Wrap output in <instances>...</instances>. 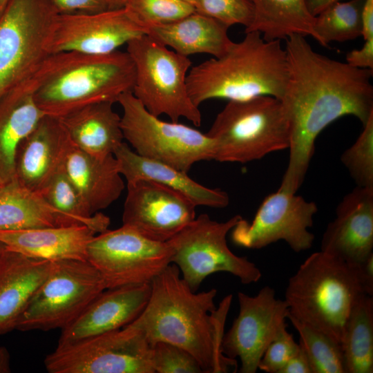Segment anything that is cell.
Listing matches in <instances>:
<instances>
[{"mask_svg":"<svg viewBox=\"0 0 373 373\" xmlns=\"http://www.w3.org/2000/svg\"><path fill=\"white\" fill-rule=\"evenodd\" d=\"M293 335L287 328L266 349L258 365V369L267 373H280L287 361L299 350Z\"/></svg>","mask_w":373,"mask_h":373,"instance_id":"cell-38","label":"cell"},{"mask_svg":"<svg viewBox=\"0 0 373 373\" xmlns=\"http://www.w3.org/2000/svg\"><path fill=\"white\" fill-rule=\"evenodd\" d=\"M57 15L92 14L115 10L110 0H48Z\"/></svg>","mask_w":373,"mask_h":373,"instance_id":"cell-39","label":"cell"},{"mask_svg":"<svg viewBox=\"0 0 373 373\" xmlns=\"http://www.w3.org/2000/svg\"><path fill=\"white\" fill-rule=\"evenodd\" d=\"M131 17L148 28L179 20L195 11L181 0H127L124 6Z\"/></svg>","mask_w":373,"mask_h":373,"instance_id":"cell-34","label":"cell"},{"mask_svg":"<svg viewBox=\"0 0 373 373\" xmlns=\"http://www.w3.org/2000/svg\"><path fill=\"white\" fill-rule=\"evenodd\" d=\"M64 169L93 215L116 201L124 189L114 155L97 157L71 143Z\"/></svg>","mask_w":373,"mask_h":373,"instance_id":"cell-24","label":"cell"},{"mask_svg":"<svg viewBox=\"0 0 373 373\" xmlns=\"http://www.w3.org/2000/svg\"><path fill=\"white\" fill-rule=\"evenodd\" d=\"M9 0H0V15L3 11Z\"/></svg>","mask_w":373,"mask_h":373,"instance_id":"cell-47","label":"cell"},{"mask_svg":"<svg viewBox=\"0 0 373 373\" xmlns=\"http://www.w3.org/2000/svg\"><path fill=\"white\" fill-rule=\"evenodd\" d=\"M288 319L299 334L298 343L307 357L312 373H346L340 343L289 315Z\"/></svg>","mask_w":373,"mask_h":373,"instance_id":"cell-33","label":"cell"},{"mask_svg":"<svg viewBox=\"0 0 373 373\" xmlns=\"http://www.w3.org/2000/svg\"><path fill=\"white\" fill-rule=\"evenodd\" d=\"M135 77L126 51L53 53L44 64L34 99L45 115L60 118L91 104L117 102L123 93L133 90Z\"/></svg>","mask_w":373,"mask_h":373,"instance_id":"cell-4","label":"cell"},{"mask_svg":"<svg viewBox=\"0 0 373 373\" xmlns=\"http://www.w3.org/2000/svg\"><path fill=\"white\" fill-rule=\"evenodd\" d=\"M115 9L124 8L127 0H110Z\"/></svg>","mask_w":373,"mask_h":373,"instance_id":"cell-46","label":"cell"},{"mask_svg":"<svg viewBox=\"0 0 373 373\" xmlns=\"http://www.w3.org/2000/svg\"><path fill=\"white\" fill-rule=\"evenodd\" d=\"M238 299L239 314L223 335L221 350L229 358H239L240 372L255 373L267 347L287 328L289 307L269 286L254 296L238 292Z\"/></svg>","mask_w":373,"mask_h":373,"instance_id":"cell-15","label":"cell"},{"mask_svg":"<svg viewBox=\"0 0 373 373\" xmlns=\"http://www.w3.org/2000/svg\"><path fill=\"white\" fill-rule=\"evenodd\" d=\"M1 182H0V187H1Z\"/></svg>","mask_w":373,"mask_h":373,"instance_id":"cell-50","label":"cell"},{"mask_svg":"<svg viewBox=\"0 0 373 373\" xmlns=\"http://www.w3.org/2000/svg\"><path fill=\"white\" fill-rule=\"evenodd\" d=\"M151 294V283L106 289L70 324L61 329L57 347L119 329L142 312Z\"/></svg>","mask_w":373,"mask_h":373,"instance_id":"cell-19","label":"cell"},{"mask_svg":"<svg viewBox=\"0 0 373 373\" xmlns=\"http://www.w3.org/2000/svg\"><path fill=\"white\" fill-rule=\"evenodd\" d=\"M114 103L102 102L80 108L59 118L72 143L97 157L113 155L124 142L121 116Z\"/></svg>","mask_w":373,"mask_h":373,"instance_id":"cell-27","label":"cell"},{"mask_svg":"<svg viewBox=\"0 0 373 373\" xmlns=\"http://www.w3.org/2000/svg\"><path fill=\"white\" fill-rule=\"evenodd\" d=\"M280 41L247 32L223 55L191 66L186 86L193 104L199 107L212 99L244 100L261 95L280 99L288 79L286 51Z\"/></svg>","mask_w":373,"mask_h":373,"instance_id":"cell-3","label":"cell"},{"mask_svg":"<svg viewBox=\"0 0 373 373\" xmlns=\"http://www.w3.org/2000/svg\"><path fill=\"white\" fill-rule=\"evenodd\" d=\"M195 11L230 27L240 24L247 28L254 19L251 0H195Z\"/></svg>","mask_w":373,"mask_h":373,"instance_id":"cell-37","label":"cell"},{"mask_svg":"<svg viewBox=\"0 0 373 373\" xmlns=\"http://www.w3.org/2000/svg\"><path fill=\"white\" fill-rule=\"evenodd\" d=\"M168 242L151 240L126 225L95 235L87 261L99 271L106 289L151 283L171 263Z\"/></svg>","mask_w":373,"mask_h":373,"instance_id":"cell-12","label":"cell"},{"mask_svg":"<svg viewBox=\"0 0 373 373\" xmlns=\"http://www.w3.org/2000/svg\"><path fill=\"white\" fill-rule=\"evenodd\" d=\"M361 284L364 292L373 295V254L364 261L356 265Z\"/></svg>","mask_w":373,"mask_h":373,"instance_id":"cell-41","label":"cell"},{"mask_svg":"<svg viewBox=\"0 0 373 373\" xmlns=\"http://www.w3.org/2000/svg\"><path fill=\"white\" fill-rule=\"evenodd\" d=\"M280 373H312L307 357L300 346Z\"/></svg>","mask_w":373,"mask_h":373,"instance_id":"cell-42","label":"cell"},{"mask_svg":"<svg viewBox=\"0 0 373 373\" xmlns=\"http://www.w3.org/2000/svg\"><path fill=\"white\" fill-rule=\"evenodd\" d=\"M98 233L86 224L0 231V242L8 249L51 261L87 260V248Z\"/></svg>","mask_w":373,"mask_h":373,"instance_id":"cell-23","label":"cell"},{"mask_svg":"<svg viewBox=\"0 0 373 373\" xmlns=\"http://www.w3.org/2000/svg\"><path fill=\"white\" fill-rule=\"evenodd\" d=\"M343 1L345 0H305L309 12L314 17L330 5Z\"/></svg>","mask_w":373,"mask_h":373,"instance_id":"cell-44","label":"cell"},{"mask_svg":"<svg viewBox=\"0 0 373 373\" xmlns=\"http://www.w3.org/2000/svg\"><path fill=\"white\" fill-rule=\"evenodd\" d=\"M254 19L245 32L256 31L267 41L285 39L293 34L309 35L317 39L315 17L305 0H251Z\"/></svg>","mask_w":373,"mask_h":373,"instance_id":"cell-29","label":"cell"},{"mask_svg":"<svg viewBox=\"0 0 373 373\" xmlns=\"http://www.w3.org/2000/svg\"><path fill=\"white\" fill-rule=\"evenodd\" d=\"M52 265L51 260L28 257L5 247L0 256V335L16 329Z\"/></svg>","mask_w":373,"mask_h":373,"instance_id":"cell-21","label":"cell"},{"mask_svg":"<svg viewBox=\"0 0 373 373\" xmlns=\"http://www.w3.org/2000/svg\"><path fill=\"white\" fill-rule=\"evenodd\" d=\"M4 249H5V245L1 242H0V256Z\"/></svg>","mask_w":373,"mask_h":373,"instance_id":"cell-49","label":"cell"},{"mask_svg":"<svg viewBox=\"0 0 373 373\" xmlns=\"http://www.w3.org/2000/svg\"><path fill=\"white\" fill-rule=\"evenodd\" d=\"M346 373L373 372V298L363 294L347 320L341 341Z\"/></svg>","mask_w":373,"mask_h":373,"instance_id":"cell-30","label":"cell"},{"mask_svg":"<svg viewBox=\"0 0 373 373\" xmlns=\"http://www.w3.org/2000/svg\"><path fill=\"white\" fill-rule=\"evenodd\" d=\"M135 70L134 96L152 115L171 121L183 117L200 126L202 115L189 97L186 77L192 62L147 34L126 44Z\"/></svg>","mask_w":373,"mask_h":373,"instance_id":"cell-7","label":"cell"},{"mask_svg":"<svg viewBox=\"0 0 373 373\" xmlns=\"http://www.w3.org/2000/svg\"><path fill=\"white\" fill-rule=\"evenodd\" d=\"M147 34L125 8L92 14L57 15L50 48L52 53L105 55Z\"/></svg>","mask_w":373,"mask_h":373,"instance_id":"cell-17","label":"cell"},{"mask_svg":"<svg viewBox=\"0 0 373 373\" xmlns=\"http://www.w3.org/2000/svg\"><path fill=\"white\" fill-rule=\"evenodd\" d=\"M288 79L280 99L289 130V157L278 190L296 193L314 152L315 141L345 115L364 125L373 115V70L316 52L305 36L285 39Z\"/></svg>","mask_w":373,"mask_h":373,"instance_id":"cell-1","label":"cell"},{"mask_svg":"<svg viewBox=\"0 0 373 373\" xmlns=\"http://www.w3.org/2000/svg\"><path fill=\"white\" fill-rule=\"evenodd\" d=\"M10 372V354L8 350L4 347H0V373H8Z\"/></svg>","mask_w":373,"mask_h":373,"instance_id":"cell-45","label":"cell"},{"mask_svg":"<svg viewBox=\"0 0 373 373\" xmlns=\"http://www.w3.org/2000/svg\"><path fill=\"white\" fill-rule=\"evenodd\" d=\"M363 39L373 38V0H365L362 10V34Z\"/></svg>","mask_w":373,"mask_h":373,"instance_id":"cell-43","label":"cell"},{"mask_svg":"<svg viewBox=\"0 0 373 373\" xmlns=\"http://www.w3.org/2000/svg\"><path fill=\"white\" fill-rule=\"evenodd\" d=\"M71 143L59 119L44 115L17 147L15 178L29 189L41 193L63 167Z\"/></svg>","mask_w":373,"mask_h":373,"instance_id":"cell-20","label":"cell"},{"mask_svg":"<svg viewBox=\"0 0 373 373\" xmlns=\"http://www.w3.org/2000/svg\"><path fill=\"white\" fill-rule=\"evenodd\" d=\"M229 28L216 19L195 11L175 21L150 26L147 35L185 57L207 54L219 57L233 43L228 35Z\"/></svg>","mask_w":373,"mask_h":373,"instance_id":"cell-26","label":"cell"},{"mask_svg":"<svg viewBox=\"0 0 373 373\" xmlns=\"http://www.w3.org/2000/svg\"><path fill=\"white\" fill-rule=\"evenodd\" d=\"M186 195L148 179L127 182L122 222L153 240L167 242L195 218Z\"/></svg>","mask_w":373,"mask_h":373,"instance_id":"cell-16","label":"cell"},{"mask_svg":"<svg viewBox=\"0 0 373 373\" xmlns=\"http://www.w3.org/2000/svg\"><path fill=\"white\" fill-rule=\"evenodd\" d=\"M341 161L356 186L373 188V115L355 142L342 153Z\"/></svg>","mask_w":373,"mask_h":373,"instance_id":"cell-35","label":"cell"},{"mask_svg":"<svg viewBox=\"0 0 373 373\" xmlns=\"http://www.w3.org/2000/svg\"><path fill=\"white\" fill-rule=\"evenodd\" d=\"M113 155L126 182L137 179L155 181L182 193L196 206L221 209L229 203V197L225 191L204 186L192 180L187 173L143 157L125 142L117 148Z\"/></svg>","mask_w":373,"mask_h":373,"instance_id":"cell-25","label":"cell"},{"mask_svg":"<svg viewBox=\"0 0 373 373\" xmlns=\"http://www.w3.org/2000/svg\"><path fill=\"white\" fill-rule=\"evenodd\" d=\"M242 218L236 215L219 222L202 213L167 241L172 249L171 263L192 291H197L203 280L216 272L229 273L245 285L260 279L259 268L247 258L233 254L227 245V233Z\"/></svg>","mask_w":373,"mask_h":373,"instance_id":"cell-10","label":"cell"},{"mask_svg":"<svg viewBox=\"0 0 373 373\" xmlns=\"http://www.w3.org/2000/svg\"><path fill=\"white\" fill-rule=\"evenodd\" d=\"M122 108L124 139L139 155L188 173L196 162L213 160L214 142L178 122H165L149 113L132 91L117 99Z\"/></svg>","mask_w":373,"mask_h":373,"instance_id":"cell-9","label":"cell"},{"mask_svg":"<svg viewBox=\"0 0 373 373\" xmlns=\"http://www.w3.org/2000/svg\"><path fill=\"white\" fill-rule=\"evenodd\" d=\"M193 5L195 7V0H181Z\"/></svg>","mask_w":373,"mask_h":373,"instance_id":"cell-48","label":"cell"},{"mask_svg":"<svg viewBox=\"0 0 373 373\" xmlns=\"http://www.w3.org/2000/svg\"><path fill=\"white\" fill-rule=\"evenodd\" d=\"M318 207L296 193L277 191L265 198L251 222L242 218L231 229L238 246L259 249L284 240L295 252L309 249L314 235L309 231Z\"/></svg>","mask_w":373,"mask_h":373,"instance_id":"cell-14","label":"cell"},{"mask_svg":"<svg viewBox=\"0 0 373 373\" xmlns=\"http://www.w3.org/2000/svg\"><path fill=\"white\" fill-rule=\"evenodd\" d=\"M364 294L356 265L320 251L289 279L285 300L289 316L341 344L352 308Z\"/></svg>","mask_w":373,"mask_h":373,"instance_id":"cell-5","label":"cell"},{"mask_svg":"<svg viewBox=\"0 0 373 373\" xmlns=\"http://www.w3.org/2000/svg\"><path fill=\"white\" fill-rule=\"evenodd\" d=\"M151 361L154 373H204L188 351L166 342L151 345Z\"/></svg>","mask_w":373,"mask_h":373,"instance_id":"cell-36","label":"cell"},{"mask_svg":"<svg viewBox=\"0 0 373 373\" xmlns=\"http://www.w3.org/2000/svg\"><path fill=\"white\" fill-rule=\"evenodd\" d=\"M321 251L352 265L373 254V188L356 186L343 198L323 235Z\"/></svg>","mask_w":373,"mask_h":373,"instance_id":"cell-18","label":"cell"},{"mask_svg":"<svg viewBox=\"0 0 373 373\" xmlns=\"http://www.w3.org/2000/svg\"><path fill=\"white\" fill-rule=\"evenodd\" d=\"M206 134L214 142L213 160L220 162L244 164L289 146L282 104L268 95L229 101Z\"/></svg>","mask_w":373,"mask_h":373,"instance_id":"cell-6","label":"cell"},{"mask_svg":"<svg viewBox=\"0 0 373 373\" xmlns=\"http://www.w3.org/2000/svg\"><path fill=\"white\" fill-rule=\"evenodd\" d=\"M360 49H355L347 54L346 61L352 66L373 70V38L364 40Z\"/></svg>","mask_w":373,"mask_h":373,"instance_id":"cell-40","label":"cell"},{"mask_svg":"<svg viewBox=\"0 0 373 373\" xmlns=\"http://www.w3.org/2000/svg\"><path fill=\"white\" fill-rule=\"evenodd\" d=\"M44 63L33 75L0 99L1 185L15 178V158L17 147L45 115L34 99V92L41 79Z\"/></svg>","mask_w":373,"mask_h":373,"instance_id":"cell-22","label":"cell"},{"mask_svg":"<svg viewBox=\"0 0 373 373\" xmlns=\"http://www.w3.org/2000/svg\"><path fill=\"white\" fill-rule=\"evenodd\" d=\"M106 289L102 276L88 261H52L48 277L21 314L16 329H62Z\"/></svg>","mask_w":373,"mask_h":373,"instance_id":"cell-11","label":"cell"},{"mask_svg":"<svg viewBox=\"0 0 373 373\" xmlns=\"http://www.w3.org/2000/svg\"><path fill=\"white\" fill-rule=\"evenodd\" d=\"M365 0H347L327 7L315 17L316 41L327 47L332 41L354 39L362 34V10Z\"/></svg>","mask_w":373,"mask_h":373,"instance_id":"cell-31","label":"cell"},{"mask_svg":"<svg viewBox=\"0 0 373 373\" xmlns=\"http://www.w3.org/2000/svg\"><path fill=\"white\" fill-rule=\"evenodd\" d=\"M77 224H84L52 207L15 178L0 187V231Z\"/></svg>","mask_w":373,"mask_h":373,"instance_id":"cell-28","label":"cell"},{"mask_svg":"<svg viewBox=\"0 0 373 373\" xmlns=\"http://www.w3.org/2000/svg\"><path fill=\"white\" fill-rule=\"evenodd\" d=\"M40 193L52 207L93 228L98 233L108 229L109 218L99 212L91 213L64 166Z\"/></svg>","mask_w":373,"mask_h":373,"instance_id":"cell-32","label":"cell"},{"mask_svg":"<svg viewBox=\"0 0 373 373\" xmlns=\"http://www.w3.org/2000/svg\"><path fill=\"white\" fill-rule=\"evenodd\" d=\"M216 289L197 293L171 263L151 282V294L141 314L128 325L140 332L152 345L162 341L192 354L204 373L236 370L237 361L223 354L221 343L232 295L217 308Z\"/></svg>","mask_w":373,"mask_h":373,"instance_id":"cell-2","label":"cell"},{"mask_svg":"<svg viewBox=\"0 0 373 373\" xmlns=\"http://www.w3.org/2000/svg\"><path fill=\"white\" fill-rule=\"evenodd\" d=\"M44 364L50 373H154L151 345L128 325L57 347Z\"/></svg>","mask_w":373,"mask_h":373,"instance_id":"cell-13","label":"cell"},{"mask_svg":"<svg viewBox=\"0 0 373 373\" xmlns=\"http://www.w3.org/2000/svg\"><path fill=\"white\" fill-rule=\"evenodd\" d=\"M57 13L48 0H9L0 15V99L53 54Z\"/></svg>","mask_w":373,"mask_h":373,"instance_id":"cell-8","label":"cell"}]
</instances>
